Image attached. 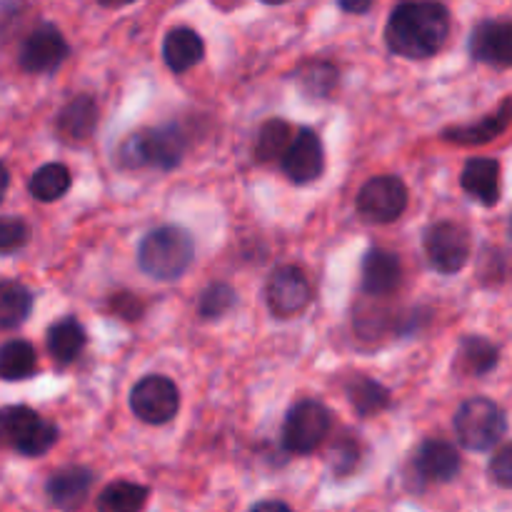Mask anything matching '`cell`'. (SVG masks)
<instances>
[{
  "mask_svg": "<svg viewBox=\"0 0 512 512\" xmlns=\"http://www.w3.org/2000/svg\"><path fill=\"white\" fill-rule=\"evenodd\" d=\"M98 128V103L90 95L68 100L55 120V130L65 143H83Z\"/></svg>",
  "mask_w": 512,
  "mask_h": 512,
  "instance_id": "17",
  "label": "cell"
},
{
  "mask_svg": "<svg viewBox=\"0 0 512 512\" xmlns=\"http://www.w3.org/2000/svg\"><path fill=\"white\" fill-rule=\"evenodd\" d=\"M330 460H333V473L338 478H345V475L353 473L360 463V450L355 438H343L330 453Z\"/></svg>",
  "mask_w": 512,
  "mask_h": 512,
  "instance_id": "31",
  "label": "cell"
},
{
  "mask_svg": "<svg viewBox=\"0 0 512 512\" xmlns=\"http://www.w3.org/2000/svg\"><path fill=\"white\" fill-rule=\"evenodd\" d=\"M348 398L350 405L355 408V413L370 418V415H378L383 410L390 408L393 398H390V390L383 383H378L375 378L368 375H355V380L348 383Z\"/></svg>",
  "mask_w": 512,
  "mask_h": 512,
  "instance_id": "24",
  "label": "cell"
},
{
  "mask_svg": "<svg viewBox=\"0 0 512 512\" xmlns=\"http://www.w3.org/2000/svg\"><path fill=\"white\" fill-rule=\"evenodd\" d=\"M333 428V413L320 400H300L285 415L283 445L293 455H308L320 448Z\"/></svg>",
  "mask_w": 512,
  "mask_h": 512,
  "instance_id": "6",
  "label": "cell"
},
{
  "mask_svg": "<svg viewBox=\"0 0 512 512\" xmlns=\"http://www.w3.org/2000/svg\"><path fill=\"white\" fill-rule=\"evenodd\" d=\"M33 293L18 280H0V330H13L28 320Z\"/></svg>",
  "mask_w": 512,
  "mask_h": 512,
  "instance_id": "23",
  "label": "cell"
},
{
  "mask_svg": "<svg viewBox=\"0 0 512 512\" xmlns=\"http://www.w3.org/2000/svg\"><path fill=\"white\" fill-rule=\"evenodd\" d=\"M460 185L470 198L493 208L500 200V163L495 158H470L460 175Z\"/></svg>",
  "mask_w": 512,
  "mask_h": 512,
  "instance_id": "18",
  "label": "cell"
},
{
  "mask_svg": "<svg viewBox=\"0 0 512 512\" xmlns=\"http://www.w3.org/2000/svg\"><path fill=\"white\" fill-rule=\"evenodd\" d=\"M510 110H512V100L505 98L498 113L488 115V118H483L480 123H475V125H460V128H448L443 133V138L448 140V143H458V145L490 143V140L498 138L500 133H505V130H508Z\"/></svg>",
  "mask_w": 512,
  "mask_h": 512,
  "instance_id": "22",
  "label": "cell"
},
{
  "mask_svg": "<svg viewBox=\"0 0 512 512\" xmlns=\"http://www.w3.org/2000/svg\"><path fill=\"white\" fill-rule=\"evenodd\" d=\"M110 308H113L115 315H120L123 320H130V323L143 315V303H140V300L130 293L113 295V298H110Z\"/></svg>",
  "mask_w": 512,
  "mask_h": 512,
  "instance_id": "34",
  "label": "cell"
},
{
  "mask_svg": "<svg viewBox=\"0 0 512 512\" xmlns=\"http://www.w3.org/2000/svg\"><path fill=\"white\" fill-rule=\"evenodd\" d=\"M310 280L298 265H280L268 280V308L275 318H293L310 303Z\"/></svg>",
  "mask_w": 512,
  "mask_h": 512,
  "instance_id": "10",
  "label": "cell"
},
{
  "mask_svg": "<svg viewBox=\"0 0 512 512\" xmlns=\"http://www.w3.org/2000/svg\"><path fill=\"white\" fill-rule=\"evenodd\" d=\"M295 83L308 98H328L338 85V68L328 60H308L295 73Z\"/></svg>",
  "mask_w": 512,
  "mask_h": 512,
  "instance_id": "29",
  "label": "cell"
},
{
  "mask_svg": "<svg viewBox=\"0 0 512 512\" xmlns=\"http://www.w3.org/2000/svg\"><path fill=\"white\" fill-rule=\"evenodd\" d=\"M235 305V290L228 283H210L203 290L198 303V313L205 320H218L225 313H230V308Z\"/></svg>",
  "mask_w": 512,
  "mask_h": 512,
  "instance_id": "30",
  "label": "cell"
},
{
  "mask_svg": "<svg viewBox=\"0 0 512 512\" xmlns=\"http://www.w3.org/2000/svg\"><path fill=\"white\" fill-rule=\"evenodd\" d=\"M355 208L368 223H393L408 208V188L398 175H375L360 188Z\"/></svg>",
  "mask_w": 512,
  "mask_h": 512,
  "instance_id": "9",
  "label": "cell"
},
{
  "mask_svg": "<svg viewBox=\"0 0 512 512\" xmlns=\"http://www.w3.org/2000/svg\"><path fill=\"white\" fill-rule=\"evenodd\" d=\"M290 140H293V128H290L288 120L283 118L265 120L263 128H260L258 133V140H255V158H258V163L283 160Z\"/></svg>",
  "mask_w": 512,
  "mask_h": 512,
  "instance_id": "28",
  "label": "cell"
},
{
  "mask_svg": "<svg viewBox=\"0 0 512 512\" xmlns=\"http://www.w3.org/2000/svg\"><path fill=\"white\" fill-rule=\"evenodd\" d=\"M360 280H363V290L373 298H385L393 295L403 283V265L400 258L390 250L373 248L365 253L363 265H360Z\"/></svg>",
  "mask_w": 512,
  "mask_h": 512,
  "instance_id": "14",
  "label": "cell"
},
{
  "mask_svg": "<svg viewBox=\"0 0 512 512\" xmlns=\"http://www.w3.org/2000/svg\"><path fill=\"white\" fill-rule=\"evenodd\" d=\"M470 55L478 63L493 68H510L512 65V20L488 18L480 20L470 33Z\"/></svg>",
  "mask_w": 512,
  "mask_h": 512,
  "instance_id": "13",
  "label": "cell"
},
{
  "mask_svg": "<svg viewBox=\"0 0 512 512\" xmlns=\"http://www.w3.org/2000/svg\"><path fill=\"white\" fill-rule=\"evenodd\" d=\"M250 512H293L283 500H260L258 505H253Z\"/></svg>",
  "mask_w": 512,
  "mask_h": 512,
  "instance_id": "35",
  "label": "cell"
},
{
  "mask_svg": "<svg viewBox=\"0 0 512 512\" xmlns=\"http://www.w3.org/2000/svg\"><path fill=\"white\" fill-rule=\"evenodd\" d=\"M8 185H10V173L3 163H0V203H3L5 193H8Z\"/></svg>",
  "mask_w": 512,
  "mask_h": 512,
  "instance_id": "37",
  "label": "cell"
},
{
  "mask_svg": "<svg viewBox=\"0 0 512 512\" xmlns=\"http://www.w3.org/2000/svg\"><path fill=\"white\" fill-rule=\"evenodd\" d=\"M280 165L295 185H308L318 180L325 170V150L320 135L310 128L295 130Z\"/></svg>",
  "mask_w": 512,
  "mask_h": 512,
  "instance_id": "12",
  "label": "cell"
},
{
  "mask_svg": "<svg viewBox=\"0 0 512 512\" xmlns=\"http://www.w3.org/2000/svg\"><path fill=\"white\" fill-rule=\"evenodd\" d=\"M145 503H148L145 485L118 480L98 495V512H143Z\"/></svg>",
  "mask_w": 512,
  "mask_h": 512,
  "instance_id": "27",
  "label": "cell"
},
{
  "mask_svg": "<svg viewBox=\"0 0 512 512\" xmlns=\"http://www.w3.org/2000/svg\"><path fill=\"white\" fill-rule=\"evenodd\" d=\"M70 170L63 163H48L35 170L28 180V193L40 203H53L60 200L70 190Z\"/></svg>",
  "mask_w": 512,
  "mask_h": 512,
  "instance_id": "26",
  "label": "cell"
},
{
  "mask_svg": "<svg viewBox=\"0 0 512 512\" xmlns=\"http://www.w3.org/2000/svg\"><path fill=\"white\" fill-rule=\"evenodd\" d=\"M205 55V43L193 28H173L163 40V58L173 73H185Z\"/></svg>",
  "mask_w": 512,
  "mask_h": 512,
  "instance_id": "19",
  "label": "cell"
},
{
  "mask_svg": "<svg viewBox=\"0 0 512 512\" xmlns=\"http://www.w3.org/2000/svg\"><path fill=\"white\" fill-rule=\"evenodd\" d=\"M195 258V245L188 230L178 225H160L143 235L138 245V265L145 275L160 283L183 278Z\"/></svg>",
  "mask_w": 512,
  "mask_h": 512,
  "instance_id": "2",
  "label": "cell"
},
{
  "mask_svg": "<svg viewBox=\"0 0 512 512\" xmlns=\"http://www.w3.org/2000/svg\"><path fill=\"white\" fill-rule=\"evenodd\" d=\"M58 435V425L25 405L0 408V448L15 450L25 458H40L58 443Z\"/></svg>",
  "mask_w": 512,
  "mask_h": 512,
  "instance_id": "4",
  "label": "cell"
},
{
  "mask_svg": "<svg viewBox=\"0 0 512 512\" xmlns=\"http://www.w3.org/2000/svg\"><path fill=\"white\" fill-rule=\"evenodd\" d=\"M450 10L443 3H400L385 25V43L390 53L408 60H425L440 53L450 35Z\"/></svg>",
  "mask_w": 512,
  "mask_h": 512,
  "instance_id": "1",
  "label": "cell"
},
{
  "mask_svg": "<svg viewBox=\"0 0 512 512\" xmlns=\"http://www.w3.org/2000/svg\"><path fill=\"white\" fill-rule=\"evenodd\" d=\"M188 138L178 125L145 128L128 135L118 148V163L123 168H158L173 170L183 160Z\"/></svg>",
  "mask_w": 512,
  "mask_h": 512,
  "instance_id": "3",
  "label": "cell"
},
{
  "mask_svg": "<svg viewBox=\"0 0 512 512\" xmlns=\"http://www.w3.org/2000/svg\"><path fill=\"white\" fill-rule=\"evenodd\" d=\"M90 488H93V473L88 468H63L53 473L45 483V495L50 505L63 512L78 510L88 500Z\"/></svg>",
  "mask_w": 512,
  "mask_h": 512,
  "instance_id": "16",
  "label": "cell"
},
{
  "mask_svg": "<svg viewBox=\"0 0 512 512\" xmlns=\"http://www.w3.org/2000/svg\"><path fill=\"white\" fill-rule=\"evenodd\" d=\"M413 468L425 483H450L460 473V455L445 440H425L415 450Z\"/></svg>",
  "mask_w": 512,
  "mask_h": 512,
  "instance_id": "15",
  "label": "cell"
},
{
  "mask_svg": "<svg viewBox=\"0 0 512 512\" xmlns=\"http://www.w3.org/2000/svg\"><path fill=\"white\" fill-rule=\"evenodd\" d=\"M338 8L343 10V13H368L370 8H373V3L370 0H363V3H338Z\"/></svg>",
  "mask_w": 512,
  "mask_h": 512,
  "instance_id": "36",
  "label": "cell"
},
{
  "mask_svg": "<svg viewBox=\"0 0 512 512\" xmlns=\"http://www.w3.org/2000/svg\"><path fill=\"white\" fill-rule=\"evenodd\" d=\"M68 40L53 23H43L23 40L20 68L28 73H55L68 58Z\"/></svg>",
  "mask_w": 512,
  "mask_h": 512,
  "instance_id": "11",
  "label": "cell"
},
{
  "mask_svg": "<svg viewBox=\"0 0 512 512\" xmlns=\"http://www.w3.org/2000/svg\"><path fill=\"white\" fill-rule=\"evenodd\" d=\"M28 243V225L20 218H0V253H13Z\"/></svg>",
  "mask_w": 512,
  "mask_h": 512,
  "instance_id": "32",
  "label": "cell"
},
{
  "mask_svg": "<svg viewBox=\"0 0 512 512\" xmlns=\"http://www.w3.org/2000/svg\"><path fill=\"white\" fill-rule=\"evenodd\" d=\"M35 373H38V355L28 340H8L0 345V378L18 383Z\"/></svg>",
  "mask_w": 512,
  "mask_h": 512,
  "instance_id": "25",
  "label": "cell"
},
{
  "mask_svg": "<svg viewBox=\"0 0 512 512\" xmlns=\"http://www.w3.org/2000/svg\"><path fill=\"white\" fill-rule=\"evenodd\" d=\"M180 390L168 375H145L130 390V410L145 425H165L178 415Z\"/></svg>",
  "mask_w": 512,
  "mask_h": 512,
  "instance_id": "8",
  "label": "cell"
},
{
  "mask_svg": "<svg viewBox=\"0 0 512 512\" xmlns=\"http://www.w3.org/2000/svg\"><path fill=\"white\" fill-rule=\"evenodd\" d=\"M425 255H428L430 268L440 275H458L468 265L473 238L468 228L455 220H440L425 230Z\"/></svg>",
  "mask_w": 512,
  "mask_h": 512,
  "instance_id": "7",
  "label": "cell"
},
{
  "mask_svg": "<svg viewBox=\"0 0 512 512\" xmlns=\"http://www.w3.org/2000/svg\"><path fill=\"white\" fill-rule=\"evenodd\" d=\"M500 363V350L493 340L480 338V335H468L463 338L458 350V358H455V368H458L460 375H473V378H480V375H488L498 368Z\"/></svg>",
  "mask_w": 512,
  "mask_h": 512,
  "instance_id": "20",
  "label": "cell"
},
{
  "mask_svg": "<svg viewBox=\"0 0 512 512\" xmlns=\"http://www.w3.org/2000/svg\"><path fill=\"white\" fill-rule=\"evenodd\" d=\"M453 425L463 448L473 453H488L503 443L508 433V415L495 400L470 398L458 408Z\"/></svg>",
  "mask_w": 512,
  "mask_h": 512,
  "instance_id": "5",
  "label": "cell"
},
{
  "mask_svg": "<svg viewBox=\"0 0 512 512\" xmlns=\"http://www.w3.org/2000/svg\"><path fill=\"white\" fill-rule=\"evenodd\" d=\"M490 478H493L495 485H500V488H512V448L510 443H503L500 445L498 453L493 455V460H490V468H488Z\"/></svg>",
  "mask_w": 512,
  "mask_h": 512,
  "instance_id": "33",
  "label": "cell"
},
{
  "mask_svg": "<svg viewBox=\"0 0 512 512\" xmlns=\"http://www.w3.org/2000/svg\"><path fill=\"white\" fill-rule=\"evenodd\" d=\"M88 345L85 328L75 318H63L48 330V353L58 365H70L83 355Z\"/></svg>",
  "mask_w": 512,
  "mask_h": 512,
  "instance_id": "21",
  "label": "cell"
}]
</instances>
